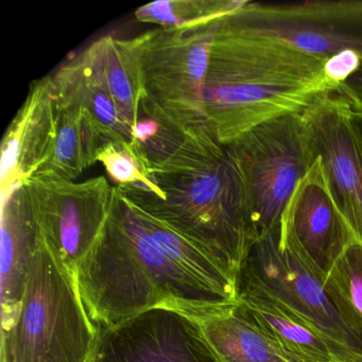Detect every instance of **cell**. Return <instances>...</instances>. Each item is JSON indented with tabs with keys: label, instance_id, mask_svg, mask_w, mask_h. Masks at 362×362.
Wrapping results in <instances>:
<instances>
[{
	"label": "cell",
	"instance_id": "1",
	"mask_svg": "<svg viewBox=\"0 0 362 362\" xmlns=\"http://www.w3.org/2000/svg\"><path fill=\"white\" fill-rule=\"evenodd\" d=\"M75 279L98 334L156 307L198 317L237 300L234 279L222 267L194 241L131 205L118 186L107 226Z\"/></svg>",
	"mask_w": 362,
	"mask_h": 362
},
{
	"label": "cell",
	"instance_id": "2",
	"mask_svg": "<svg viewBox=\"0 0 362 362\" xmlns=\"http://www.w3.org/2000/svg\"><path fill=\"white\" fill-rule=\"evenodd\" d=\"M143 147L158 194L139 184L117 185L126 200L194 241L235 281L255 238L245 180L230 148L211 130L183 136L160 130Z\"/></svg>",
	"mask_w": 362,
	"mask_h": 362
},
{
	"label": "cell",
	"instance_id": "3",
	"mask_svg": "<svg viewBox=\"0 0 362 362\" xmlns=\"http://www.w3.org/2000/svg\"><path fill=\"white\" fill-rule=\"evenodd\" d=\"M228 16L214 37L204 86L207 124L221 145L275 118L300 114L317 97L339 90L326 76L325 60L243 28Z\"/></svg>",
	"mask_w": 362,
	"mask_h": 362
},
{
	"label": "cell",
	"instance_id": "4",
	"mask_svg": "<svg viewBox=\"0 0 362 362\" xmlns=\"http://www.w3.org/2000/svg\"><path fill=\"white\" fill-rule=\"evenodd\" d=\"M97 338L75 276L42 239L18 313L3 329L1 362H88Z\"/></svg>",
	"mask_w": 362,
	"mask_h": 362
},
{
	"label": "cell",
	"instance_id": "5",
	"mask_svg": "<svg viewBox=\"0 0 362 362\" xmlns=\"http://www.w3.org/2000/svg\"><path fill=\"white\" fill-rule=\"evenodd\" d=\"M220 20L186 28L158 27L132 39L141 71V111L175 136L211 130L204 86Z\"/></svg>",
	"mask_w": 362,
	"mask_h": 362
},
{
	"label": "cell",
	"instance_id": "6",
	"mask_svg": "<svg viewBox=\"0 0 362 362\" xmlns=\"http://www.w3.org/2000/svg\"><path fill=\"white\" fill-rule=\"evenodd\" d=\"M228 147L245 180L254 238L257 240L279 226L315 156L300 114L259 124Z\"/></svg>",
	"mask_w": 362,
	"mask_h": 362
},
{
	"label": "cell",
	"instance_id": "7",
	"mask_svg": "<svg viewBox=\"0 0 362 362\" xmlns=\"http://www.w3.org/2000/svg\"><path fill=\"white\" fill-rule=\"evenodd\" d=\"M236 276L258 284L285 303L347 362H362V334L339 313L323 283L279 243V224L252 243Z\"/></svg>",
	"mask_w": 362,
	"mask_h": 362
},
{
	"label": "cell",
	"instance_id": "8",
	"mask_svg": "<svg viewBox=\"0 0 362 362\" xmlns=\"http://www.w3.org/2000/svg\"><path fill=\"white\" fill-rule=\"evenodd\" d=\"M23 187L44 243L75 276L107 226L114 187L103 177L82 182L33 177Z\"/></svg>",
	"mask_w": 362,
	"mask_h": 362
},
{
	"label": "cell",
	"instance_id": "9",
	"mask_svg": "<svg viewBox=\"0 0 362 362\" xmlns=\"http://www.w3.org/2000/svg\"><path fill=\"white\" fill-rule=\"evenodd\" d=\"M228 16L243 28L325 61L344 52L362 59V1H245Z\"/></svg>",
	"mask_w": 362,
	"mask_h": 362
},
{
	"label": "cell",
	"instance_id": "10",
	"mask_svg": "<svg viewBox=\"0 0 362 362\" xmlns=\"http://www.w3.org/2000/svg\"><path fill=\"white\" fill-rule=\"evenodd\" d=\"M356 239L334 200L321 158L315 156L281 216L279 243L324 283Z\"/></svg>",
	"mask_w": 362,
	"mask_h": 362
},
{
	"label": "cell",
	"instance_id": "11",
	"mask_svg": "<svg viewBox=\"0 0 362 362\" xmlns=\"http://www.w3.org/2000/svg\"><path fill=\"white\" fill-rule=\"evenodd\" d=\"M315 156H320L334 200L362 243V143L354 110L339 90L317 97L300 113Z\"/></svg>",
	"mask_w": 362,
	"mask_h": 362
},
{
	"label": "cell",
	"instance_id": "12",
	"mask_svg": "<svg viewBox=\"0 0 362 362\" xmlns=\"http://www.w3.org/2000/svg\"><path fill=\"white\" fill-rule=\"evenodd\" d=\"M93 362H221L198 319L169 307L143 311L98 334Z\"/></svg>",
	"mask_w": 362,
	"mask_h": 362
},
{
	"label": "cell",
	"instance_id": "13",
	"mask_svg": "<svg viewBox=\"0 0 362 362\" xmlns=\"http://www.w3.org/2000/svg\"><path fill=\"white\" fill-rule=\"evenodd\" d=\"M58 133V107L50 77L30 86L1 144V194L24 185L48 160Z\"/></svg>",
	"mask_w": 362,
	"mask_h": 362
},
{
	"label": "cell",
	"instance_id": "14",
	"mask_svg": "<svg viewBox=\"0 0 362 362\" xmlns=\"http://www.w3.org/2000/svg\"><path fill=\"white\" fill-rule=\"evenodd\" d=\"M41 240L23 185L1 194L0 302L3 329L12 323L20 308L29 270Z\"/></svg>",
	"mask_w": 362,
	"mask_h": 362
},
{
	"label": "cell",
	"instance_id": "15",
	"mask_svg": "<svg viewBox=\"0 0 362 362\" xmlns=\"http://www.w3.org/2000/svg\"><path fill=\"white\" fill-rule=\"evenodd\" d=\"M237 300L247 305L293 362H347L334 347L285 303L258 284L236 276Z\"/></svg>",
	"mask_w": 362,
	"mask_h": 362
},
{
	"label": "cell",
	"instance_id": "16",
	"mask_svg": "<svg viewBox=\"0 0 362 362\" xmlns=\"http://www.w3.org/2000/svg\"><path fill=\"white\" fill-rule=\"evenodd\" d=\"M71 59L95 84L113 98L133 131L141 119L143 90L132 39L105 35Z\"/></svg>",
	"mask_w": 362,
	"mask_h": 362
},
{
	"label": "cell",
	"instance_id": "17",
	"mask_svg": "<svg viewBox=\"0 0 362 362\" xmlns=\"http://www.w3.org/2000/svg\"><path fill=\"white\" fill-rule=\"evenodd\" d=\"M196 317L221 362H293L239 300Z\"/></svg>",
	"mask_w": 362,
	"mask_h": 362
},
{
	"label": "cell",
	"instance_id": "18",
	"mask_svg": "<svg viewBox=\"0 0 362 362\" xmlns=\"http://www.w3.org/2000/svg\"><path fill=\"white\" fill-rule=\"evenodd\" d=\"M58 133L48 160L35 177L75 182L98 162L105 144L93 118L78 105H58Z\"/></svg>",
	"mask_w": 362,
	"mask_h": 362
},
{
	"label": "cell",
	"instance_id": "19",
	"mask_svg": "<svg viewBox=\"0 0 362 362\" xmlns=\"http://www.w3.org/2000/svg\"><path fill=\"white\" fill-rule=\"evenodd\" d=\"M58 105L82 107L98 127L105 143L130 141L133 131L118 110L115 101L95 84L73 59L50 76Z\"/></svg>",
	"mask_w": 362,
	"mask_h": 362
},
{
	"label": "cell",
	"instance_id": "20",
	"mask_svg": "<svg viewBox=\"0 0 362 362\" xmlns=\"http://www.w3.org/2000/svg\"><path fill=\"white\" fill-rule=\"evenodd\" d=\"M247 0H158L139 8V22L162 28H186L219 20L238 10Z\"/></svg>",
	"mask_w": 362,
	"mask_h": 362
},
{
	"label": "cell",
	"instance_id": "21",
	"mask_svg": "<svg viewBox=\"0 0 362 362\" xmlns=\"http://www.w3.org/2000/svg\"><path fill=\"white\" fill-rule=\"evenodd\" d=\"M324 288L347 323L362 334V243L354 240L328 273Z\"/></svg>",
	"mask_w": 362,
	"mask_h": 362
},
{
	"label": "cell",
	"instance_id": "22",
	"mask_svg": "<svg viewBox=\"0 0 362 362\" xmlns=\"http://www.w3.org/2000/svg\"><path fill=\"white\" fill-rule=\"evenodd\" d=\"M97 160L118 186L139 184L158 194L150 177V163L143 145L136 141H109L99 149Z\"/></svg>",
	"mask_w": 362,
	"mask_h": 362
},
{
	"label": "cell",
	"instance_id": "23",
	"mask_svg": "<svg viewBox=\"0 0 362 362\" xmlns=\"http://www.w3.org/2000/svg\"><path fill=\"white\" fill-rule=\"evenodd\" d=\"M361 62V57L358 56L355 52H341L326 60V76L334 86L339 88L349 76L357 71Z\"/></svg>",
	"mask_w": 362,
	"mask_h": 362
},
{
	"label": "cell",
	"instance_id": "24",
	"mask_svg": "<svg viewBox=\"0 0 362 362\" xmlns=\"http://www.w3.org/2000/svg\"><path fill=\"white\" fill-rule=\"evenodd\" d=\"M339 90L346 97L354 112L362 114V62L357 71L339 86Z\"/></svg>",
	"mask_w": 362,
	"mask_h": 362
},
{
	"label": "cell",
	"instance_id": "25",
	"mask_svg": "<svg viewBox=\"0 0 362 362\" xmlns=\"http://www.w3.org/2000/svg\"><path fill=\"white\" fill-rule=\"evenodd\" d=\"M162 130V127L156 120L150 118L139 119L136 126L133 129L132 141H139L141 144H146L153 139Z\"/></svg>",
	"mask_w": 362,
	"mask_h": 362
},
{
	"label": "cell",
	"instance_id": "26",
	"mask_svg": "<svg viewBox=\"0 0 362 362\" xmlns=\"http://www.w3.org/2000/svg\"><path fill=\"white\" fill-rule=\"evenodd\" d=\"M354 116H355L356 126H357L358 132H359L360 139H361L362 143V114L354 112Z\"/></svg>",
	"mask_w": 362,
	"mask_h": 362
},
{
	"label": "cell",
	"instance_id": "27",
	"mask_svg": "<svg viewBox=\"0 0 362 362\" xmlns=\"http://www.w3.org/2000/svg\"><path fill=\"white\" fill-rule=\"evenodd\" d=\"M88 362H93V360H92V359H90V361H88Z\"/></svg>",
	"mask_w": 362,
	"mask_h": 362
}]
</instances>
